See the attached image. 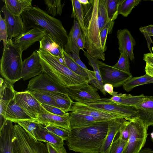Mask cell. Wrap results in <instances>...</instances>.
Here are the masks:
<instances>
[{
  "instance_id": "1",
  "label": "cell",
  "mask_w": 153,
  "mask_h": 153,
  "mask_svg": "<svg viewBox=\"0 0 153 153\" xmlns=\"http://www.w3.org/2000/svg\"><path fill=\"white\" fill-rule=\"evenodd\" d=\"M108 121L71 128L67 140L69 150L79 153H100L108 128Z\"/></svg>"
},
{
  "instance_id": "2",
  "label": "cell",
  "mask_w": 153,
  "mask_h": 153,
  "mask_svg": "<svg viewBox=\"0 0 153 153\" xmlns=\"http://www.w3.org/2000/svg\"><path fill=\"white\" fill-rule=\"evenodd\" d=\"M21 16L24 32L30 28L45 30L62 49L68 42V35L59 20L52 17L38 6H31L25 10Z\"/></svg>"
},
{
  "instance_id": "3",
  "label": "cell",
  "mask_w": 153,
  "mask_h": 153,
  "mask_svg": "<svg viewBox=\"0 0 153 153\" xmlns=\"http://www.w3.org/2000/svg\"><path fill=\"white\" fill-rule=\"evenodd\" d=\"M99 0H90L86 5H82L84 24L82 31L85 48L93 58L105 60V53L100 40L98 17Z\"/></svg>"
},
{
  "instance_id": "4",
  "label": "cell",
  "mask_w": 153,
  "mask_h": 153,
  "mask_svg": "<svg viewBox=\"0 0 153 153\" xmlns=\"http://www.w3.org/2000/svg\"><path fill=\"white\" fill-rule=\"evenodd\" d=\"M37 51L40 57L43 72L57 83L68 88L88 82L59 62L49 53L39 49Z\"/></svg>"
},
{
  "instance_id": "5",
  "label": "cell",
  "mask_w": 153,
  "mask_h": 153,
  "mask_svg": "<svg viewBox=\"0 0 153 153\" xmlns=\"http://www.w3.org/2000/svg\"><path fill=\"white\" fill-rule=\"evenodd\" d=\"M22 53L12 40L8 39L0 60V73L5 80L13 84L22 78Z\"/></svg>"
},
{
  "instance_id": "6",
  "label": "cell",
  "mask_w": 153,
  "mask_h": 153,
  "mask_svg": "<svg viewBox=\"0 0 153 153\" xmlns=\"http://www.w3.org/2000/svg\"><path fill=\"white\" fill-rule=\"evenodd\" d=\"M13 128L14 153H49L46 143L37 141L19 125Z\"/></svg>"
},
{
  "instance_id": "7",
  "label": "cell",
  "mask_w": 153,
  "mask_h": 153,
  "mask_svg": "<svg viewBox=\"0 0 153 153\" xmlns=\"http://www.w3.org/2000/svg\"><path fill=\"white\" fill-rule=\"evenodd\" d=\"M128 121L130 134L127 144L123 153H138L145 143L148 127L137 117Z\"/></svg>"
},
{
  "instance_id": "8",
  "label": "cell",
  "mask_w": 153,
  "mask_h": 153,
  "mask_svg": "<svg viewBox=\"0 0 153 153\" xmlns=\"http://www.w3.org/2000/svg\"><path fill=\"white\" fill-rule=\"evenodd\" d=\"M87 105L106 113L118 116L128 120L136 117L137 113L136 108L134 106L119 105L107 98H101L99 100Z\"/></svg>"
},
{
  "instance_id": "9",
  "label": "cell",
  "mask_w": 153,
  "mask_h": 153,
  "mask_svg": "<svg viewBox=\"0 0 153 153\" xmlns=\"http://www.w3.org/2000/svg\"><path fill=\"white\" fill-rule=\"evenodd\" d=\"M67 94L73 101L85 104L95 102L101 99L97 89L88 82L67 88Z\"/></svg>"
},
{
  "instance_id": "10",
  "label": "cell",
  "mask_w": 153,
  "mask_h": 153,
  "mask_svg": "<svg viewBox=\"0 0 153 153\" xmlns=\"http://www.w3.org/2000/svg\"><path fill=\"white\" fill-rule=\"evenodd\" d=\"M26 90L28 91H39L55 92L68 94L67 88L56 82L43 72L29 81Z\"/></svg>"
},
{
  "instance_id": "11",
  "label": "cell",
  "mask_w": 153,
  "mask_h": 153,
  "mask_svg": "<svg viewBox=\"0 0 153 153\" xmlns=\"http://www.w3.org/2000/svg\"><path fill=\"white\" fill-rule=\"evenodd\" d=\"M15 99L17 104L33 120H35L39 115L47 111L41 104L29 91H15Z\"/></svg>"
},
{
  "instance_id": "12",
  "label": "cell",
  "mask_w": 153,
  "mask_h": 153,
  "mask_svg": "<svg viewBox=\"0 0 153 153\" xmlns=\"http://www.w3.org/2000/svg\"><path fill=\"white\" fill-rule=\"evenodd\" d=\"M98 65L103 84L109 83L114 87L118 88L132 76L130 73L119 70L99 60Z\"/></svg>"
},
{
  "instance_id": "13",
  "label": "cell",
  "mask_w": 153,
  "mask_h": 153,
  "mask_svg": "<svg viewBox=\"0 0 153 153\" xmlns=\"http://www.w3.org/2000/svg\"><path fill=\"white\" fill-rule=\"evenodd\" d=\"M48 33L46 30L41 28H33L12 40L13 44L23 52L36 42L40 41Z\"/></svg>"
},
{
  "instance_id": "14",
  "label": "cell",
  "mask_w": 153,
  "mask_h": 153,
  "mask_svg": "<svg viewBox=\"0 0 153 153\" xmlns=\"http://www.w3.org/2000/svg\"><path fill=\"white\" fill-rule=\"evenodd\" d=\"M43 72L40 57L36 50L23 61L22 79L25 81L38 76Z\"/></svg>"
},
{
  "instance_id": "15",
  "label": "cell",
  "mask_w": 153,
  "mask_h": 153,
  "mask_svg": "<svg viewBox=\"0 0 153 153\" xmlns=\"http://www.w3.org/2000/svg\"><path fill=\"white\" fill-rule=\"evenodd\" d=\"M1 11L3 13L8 34V39H12L24 32V27L21 15L16 16L11 14L5 5Z\"/></svg>"
},
{
  "instance_id": "16",
  "label": "cell",
  "mask_w": 153,
  "mask_h": 153,
  "mask_svg": "<svg viewBox=\"0 0 153 153\" xmlns=\"http://www.w3.org/2000/svg\"><path fill=\"white\" fill-rule=\"evenodd\" d=\"M139 118L148 127L153 126V96H145L139 103L135 105Z\"/></svg>"
},
{
  "instance_id": "17",
  "label": "cell",
  "mask_w": 153,
  "mask_h": 153,
  "mask_svg": "<svg viewBox=\"0 0 153 153\" xmlns=\"http://www.w3.org/2000/svg\"><path fill=\"white\" fill-rule=\"evenodd\" d=\"M45 126H54L71 130L69 116H61L47 112L39 114L35 120H29Z\"/></svg>"
},
{
  "instance_id": "18",
  "label": "cell",
  "mask_w": 153,
  "mask_h": 153,
  "mask_svg": "<svg viewBox=\"0 0 153 153\" xmlns=\"http://www.w3.org/2000/svg\"><path fill=\"white\" fill-rule=\"evenodd\" d=\"M120 53H126L131 61H133L134 57L133 52V47L136 44L134 39L128 29L118 30L117 32Z\"/></svg>"
},
{
  "instance_id": "19",
  "label": "cell",
  "mask_w": 153,
  "mask_h": 153,
  "mask_svg": "<svg viewBox=\"0 0 153 153\" xmlns=\"http://www.w3.org/2000/svg\"><path fill=\"white\" fill-rule=\"evenodd\" d=\"M13 126L12 121L7 120L0 128V153H14L12 142Z\"/></svg>"
},
{
  "instance_id": "20",
  "label": "cell",
  "mask_w": 153,
  "mask_h": 153,
  "mask_svg": "<svg viewBox=\"0 0 153 153\" xmlns=\"http://www.w3.org/2000/svg\"><path fill=\"white\" fill-rule=\"evenodd\" d=\"M69 111L105 119L107 120L120 117L118 116L106 113L85 104L74 102Z\"/></svg>"
},
{
  "instance_id": "21",
  "label": "cell",
  "mask_w": 153,
  "mask_h": 153,
  "mask_svg": "<svg viewBox=\"0 0 153 153\" xmlns=\"http://www.w3.org/2000/svg\"><path fill=\"white\" fill-rule=\"evenodd\" d=\"M125 120H126L123 118L119 117L108 121V128L107 135L102 146L100 153H109L111 146Z\"/></svg>"
},
{
  "instance_id": "22",
  "label": "cell",
  "mask_w": 153,
  "mask_h": 153,
  "mask_svg": "<svg viewBox=\"0 0 153 153\" xmlns=\"http://www.w3.org/2000/svg\"><path fill=\"white\" fill-rule=\"evenodd\" d=\"M35 138L37 141L51 143L60 148L64 146V140L54 134L48 130L45 126L39 124L35 133Z\"/></svg>"
},
{
  "instance_id": "23",
  "label": "cell",
  "mask_w": 153,
  "mask_h": 153,
  "mask_svg": "<svg viewBox=\"0 0 153 153\" xmlns=\"http://www.w3.org/2000/svg\"><path fill=\"white\" fill-rule=\"evenodd\" d=\"M69 113L71 128L86 127L97 122L108 121L74 112Z\"/></svg>"
},
{
  "instance_id": "24",
  "label": "cell",
  "mask_w": 153,
  "mask_h": 153,
  "mask_svg": "<svg viewBox=\"0 0 153 153\" xmlns=\"http://www.w3.org/2000/svg\"><path fill=\"white\" fill-rule=\"evenodd\" d=\"M0 88V116L4 118L7 108L10 100L15 98L16 91L13 84L6 80Z\"/></svg>"
},
{
  "instance_id": "25",
  "label": "cell",
  "mask_w": 153,
  "mask_h": 153,
  "mask_svg": "<svg viewBox=\"0 0 153 153\" xmlns=\"http://www.w3.org/2000/svg\"><path fill=\"white\" fill-rule=\"evenodd\" d=\"M4 118L14 123L20 120H33L17 104L15 98L9 102L5 111Z\"/></svg>"
},
{
  "instance_id": "26",
  "label": "cell",
  "mask_w": 153,
  "mask_h": 153,
  "mask_svg": "<svg viewBox=\"0 0 153 153\" xmlns=\"http://www.w3.org/2000/svg\"><path fill=\"white\" fill-rule=\"evenodd\" d=\"M82 32L80 25L77 20L74 19V24L68 35V42L63 48L64 50L67 53L74 52L79 56L80 50L77 44L78 36Z\"/></svg>"
},
{
  "instance_id": "27",
  "label": "cell",
  "mask_w": 153,
  "mask_h": 153,
  "mask_svg": "<svg viewBox=\"0 0 153 153\" xmlns=\"http://www.w3.org/2000/svg\"><path fill=\"white\" fill-rule=\"evenodd\" d=\"M39 42V49L48 52L54 56H63V49L50 34L47 33Z\"/></svg>"
},
{
  "instance_id": "28",
  "label": "cell",
  "mask_w": 153,
  "mask_h": 153,
  "mask_svg": "<svg viewBox=\"0 0 153 153\" xmlns=\"http://www.w3.org/2000/svg\"><path fill=\"white\" fill-rule=\"evenodd\" d=\"M144 94L133 96L130 94H118L114 91L110 100L120 105L134 106L140 103L145 97Z\"/></svg>"
},
{
  "instance_id": "29",
  "label": "cell",
  "mask_w": 153,
  "mask_h": 153,
  "mask_svg": "<svg viewBox=\"0 0 153 153\" xmlns=\"http://www.w3.org/2000/svg\"><path fill=\"white\" fill-rule=\"evenodd\" d=\"M5 6L12 14L21 15L26 8L32 6V0H3Z\"/></svg>"
},
{
  "instance_id": "30",
  "label": "cell",
  "mask_w": 153,
  "mask_h": 153,
  "mask_svg": "<svg viewBox=\"0 0 153 153\" xmlns=\"http://www.w3.org/2000/svg\"><path fill=\"white\" fill-rule=\"evenodd\" d=\"M43 91L53 98L60 108L66 112L69 111L74 102L68 94L55 92Z\"/></svg>"
},
{
  "instance_id": "31",
  "label": "cell",
  "mask_w": 153,
  "mask_h": 153,
  "mask_svg": "<svg viewBox=\"0 0 153 153\" xmlns=\"http://www.w3.org/2000/svg\"><path fill=\"white\" fill-rule=\"evenodd\" d=\"M153 83V77L146 74L139 77L132 76L123 85V89L128 92L138 86Z\"/></svg>"
},
{
  "instance_id": "32",
  "label": "cell",
  "mask_w": 153,
  "mask_h": 153,
  "mask_svg": "<svg viewBox=\"0 0 153 153\" xmlns=\"http://www.w3.org/2000/svg\"><path fill=\"white\" fill-rule=\"evenodd\" d=\"M63 54L65 65L73 72L88 82L89 77L87 73L74 61L72 57L71 53H67L63 50Z\"/></svg>"
},
{
  "instance_id": "33",
  "label": "cell",
  "mask_w": 153,
  "mask_h": 153,
  "mask_svg": "<svg viewBox=\"0 0 153 153\" xmlns=\"http://www.w3.org/2000/svg\"><path fill=\"white\" fill-rule=\"evenodd\" d=\"M84 55L88 60V64L93 68L94 72L95 77L100 88V91L104 96L106 95V92L103 89V84L101 76L100 71L98 65V59L93 58L88 53L83 51Z\"/></svg>"
},
{
  "instance_id": "34",
  "label": "cell",
  "mask_w": 153,
  "mask_h": 153,
  "mask_svg": "<svg viewBox=\"0 0 153 153\" xmlns=\"http://www.w3.org/2000/svg\"><path fill=\"white\" fill-rule=\"evenodd\" d=\"M107 0H99L98 17L100 32L111 21L108 19L107 11Z\"/></svg>"
},
{
  "instance_id": "35",
  "label": "cell",
  "mask_w": 153,
  "mask_h": 153,
  "mask_svg": "<svg viewBox=\"0 0 153 153\" xmlns=\"http://www.w3.org/2000/svg\"><path fill=\"white\" fill-rule=\"evenodd\" d=\"M44 2L48 14L54 17L61 15L64 2H62L61 0H45Z\"/></svg>"
},
{
  "instance_id": "36",
  "label": "cell",
  "mask_w": 153,
  "mask_h": 153,
  "mask_svg": "<svg viewBox=\"0 0 153 153\" xmlns=\"http://www.w3.org/2000/svg\"><path fill=\"white\" fill-rule=\"evenodd\" d=\"M140 0H119L118 13L127 17L132 9L138 5Z\"/></svg>"
},
{
  "instance_id": "37",
  "label": "cell",
  "mask_w": 153,
  "mask_h": 153,
  "mask_svg": "<svg viewBox=\"0 0 153 153\" xmlns=\"http://www.w3.org/2000/svg\"><path fill=\"white\" fill-rule=\"evenodd\" d=\"M71 1L72 7V12L71 17L77 20L82 31L84 28L82 5L78 0H72Z\"/></svg>"
},
{
  "instance_id": "38",
  "label": "cell",
  "mask_w": 153,
  "mask_h": 153,
  "mask_svg": "<svg viewBox=\"0 0 153 153\" xmlns=\"http://www.w3.org/2000/svg\"><path fill=\"white\" fill-rule=\"evenodd\" d=\"M29 92L41 104L51 105L59 108L54 99L43 91H35Z\"/></svg>"
},
{
  "instance_id": "39",
  "label": "cell",
  "mask_w": 153,
  "mask_h": 153,
  "mask_svg": "<svg viewBox=\"0 0 153 153\" xmlns=\"http://www.w3.org/2000/svg\"><path fill=\"white\" fill-rule=\"evenodd\" d=\"M120 56L117 62L113 66L119 70L130 73L129 58L125 53H120Z\"/></svg>"
},
{
  "instance_id": "40",
  "label": "cell",
  "mask_w": 153,
  "mask_h": 153,
  "mask_svg": "<svg viewBox=\"0 0 153 153\" xmlns=\"http://www.w3.org/2000/svg\"><path fill=\"white\" fill-rule=\"evenodd\" d=\"M119 0H107V11L108 18L111 21H114L119 15L118 8Z\"/></svg>"
},
{
  "instance_id": "41",
  "label": "cell",
  "mask_w": 153,
  "mask_h": 153,
  "mask_svg": "<svg viewBox=\"0 0 153 153\" xmlns=\"http://www.w3.org/2000/svg\"><path fill=\"white\" fill-rule=\"evenodd\" d=\"M72 57L74 61L82 68H83L87 73L88 77V83H91L94 85H95L97 83V81L95 77L94 72L93 71L89 70L86 67L85 64L82 61L79 56L74 52L71 53Z\"/></svg>"
},
{
  "instance_id": "42",
  "label": "cell",
  "mask_w": 153,
  "mask_h": 153,
  "mask_svg": "<svg viewBox=\"0 0 153 153\" xmlns=\"http://www.w3.org/2000/svg\"><path fill=\"white\" fill-rule=\"evenodd\" d=\"M15 123H17L35 138V131L38 128L39 124L28 120H18Z\"/></svg>"
},
{
  "instance_id": "43",
  "label": "cell",
  "mask_w": 153,
  "mask_h": 153,
  "mask_svg": "<svg viewBox=\"0 0 153 153\" xmlns=\"http://www.w3.org/2000/svg\"><path fill=\"white\" fill-rule=\"evenodd\" d=\"M45 128L49 131L61 137L64 140L67 141L70 137L71 130L54 126H45Z\"/></svg>"
},
{
  "instance_id": "44",
  "label": "cell",
  "mask_w": 153,
  "mask_h": 153,
  "mask_svg": "<svg viewBox=\"0 0 153 153\" xmlns=\"http://www.w3.org/2000/svg\"><path fill=\"white\" fill-rule=\"evenodd\" d=\"M114 23V21H110L100 32L101 45L104 52L106 51L107 49L106 41L107 35L108 34H110L111 33Z\"/></svg>"
},
{
  "instance_id": "45",
  "label": "cell",
  "mask_w": 153,
  "mask_h": 153,
  "mask_svg": "<svg viewBox=\"0 0 153 153\" xmlns=\"http://www.w3.org/2000/svg\"><path fill=\"white\" fill-rule=\"evenodd\" d=\"M128 143L120 137L112 143L109 149V153H123Z\"/></svg>"
},
{
  "instance_id": "46",
  "label": "cell",
  "mask_w": 153,
  "mask_h": 153,
  "mask_svg": "<svg viewBox=\"0 0 153 153\" xmlns=\"http://www.w3.org/2000/svg\"><path fill=\"white\" fill-rule=\"evenodd\" d=\"M143 60L146 62L145 68L146 74L153 77V53L144 54Z\"/></svg>"
},
{
  "instance_id": "47",
  "label": "cell",
  "mask_w": 153,
  "mask_h": 153,
  "mask_svg": "<svg viewBox=\"0 0 153 153\" xmlns=\"http://www.w3.org/2000/svg\"><path fill=\"white\" fill-rule=\"evenodd\" d=\"M8 34L5 19L0 15V41L3 43V48H6L7 43Z\"/></svg>"
},
{
  "instance_id": "48",
  "label": "cell",
  "mask_w": 153,
  "mask_h": 153,
  "mask_svg": "<svg viewBox=\"0 0 153 153\" xmlns=\"http://www.w3.org/2000/svg\"><path fill=\"white\" fill-rule=\"evenodd\" d=\"M140 32L144 35L147 42L148 47L151 53H152L151 50L150 45L152 41L151 36H153V25H151L145 27H142L139 29Z\"/></svg>"
},
{
  "instance_id": "49",
  "label": "cell",
  "mask_w": 153,
  "mask_h": 153,
  "mask_svg": "<svg viewBox=\"0 0 153 153\" xmlns=\"http://www.w3.org/2000/svg\"><path fill=\"white\" fill-rule=\"evenodd\" d=\"M119 137L128 141L130 134V129L128 121L125 120L122 124L120 130Z\"/></svg>"
},
{
  "instance_id": "50",
  "label": "cell",
  "mask_w": 153,
  "mask_h": 153,
  "mask_svg": "<svg viewBox=\"0 0 153 153\" xmlns=\"http://www.w3.org/2000/svg\"><path fill=\"white\" fill-rule=\"evenodd\" d=\"M42 106L47 112L50 113L61 116H69V113L66 112L60 108L48 105L41 104Z\"/></svg>"
},
{
  "instance_id": "51",
  "label": "cell",
  "mask_w": 153,
  "mask_h": 153,
  "mask_svg": "<svg viewBox=\"0 0 153 153\" xmlns=\"http://www.w3.org/2000/svg\"><path fill=\"white\" fill-rule=\"evenodd\" d=\"M46 144L49 153H67L64 146L59 148L48 143H46Z\"/></svg>"
},
{
  "instance_id": "52",
  "label": "cell",
  "mask_w": 153,
  "mask_h": 153,
  "mask_svg": "<svg viewBox=\"0 0 153 153\" xmlns=\"http://www.w3.org/2000/svg\"><path fill=\"white\" fill-rule=\"evenodd\" d=\"M77 44L79 49L84 51V49L85 48V43L82 32L80 33L78 36Z\"/></svg>"
},
{
  "instance_id": "53",
  "label": "cell",
  "mask_w": 153,
  "mask_h": 153,
  "mask_svg": "<svg viewBox=\"0 0 153 153\" xmlns=\"http://www.w3.org/2000/svg\"><path fill=\"white\" fill-rule=\"evenodd\" d=\"M104 91L111 95L112 96L114 93V87L113 85L109 83H106L103 85Z\"/></svg>"
},
{
  "instance_id": "54",
  "label": "cell",
  "mask_w": 153,
  "mask_h": 153,
  "mask_svg": "<svg viewBox=\"0 0 153 153\" xmlns=\"http://www.w3.org/2000/svg\"><path fill=\"white\" fill-rule=\"evenodd\" d=\"M54 57L59 62L65 65L64 56H54Z\"/></svg>"
},
{
  "instance_id": "55",
  "label": "cell",
  "mask_w": 153,
  "mask_h": 153,
  "mask_svg": "<svg viewBox=\"0 0 153 153\" xmlns=\"http://www.w3.org/2000/svg\"><path fill=\"white\" fill-rule=\"evenodd\" d=\"M79 2L82 5H86L89 3V1L88 0H78Z\"/></svg>"
},
{
  "instance_id": "56",
  "label": "cell",
  "mask_w": 153,
  "mask_h": 153,
  "mask_svg": "<svg viewBox=\"0 0 153 153\" xmlns=\"http://www.w3.org/2000/svg\"><path fill=\"white\" fill-rule=\"evenodd\" d=\"M4 79L1 77L0 79V87L2 86L4 83Z\"/></svg>"
},
{
  "instance_id": "57",
  "label": "cell",
  "mask_w": 153,
  "mask_h": 153,
  "mask_svg": "<svg viewBox=\"0 0 153 153\" xmlns=\"http://www.w3.org/2000/svg\"><path fill=\"white\" fill-rule=\"evenodd\" d=\"M150 136L151 137V138L153 142V131L151 133Z\"/></svg>"
},
{
  "instance_id": "58",
  "label": "cell",
  "mask_w": 153,
  "mask_h": 153,
  "mask_svg": "<svg viewBox=\"0 0 153 153\" xmlns=\"http://www.w3.org/2000/svg\"><path fill=\"white\" fill-rule=\"evenodd\" d=\"M152 51L153 53V46L152 47Z\"/></svg>"
}]
</instances>
